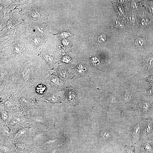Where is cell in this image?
Listing matches in <instances>:
<instances>
[{
  "label": "cell",
  "instance_id": "cell-2",
  "mask_svg": "<svg viewBox=\"0 0 153 153\" xmlns=\"http://www.w3.org/2000/svg\"><path fill=\"white\" fill-rule=\"evenodd\" d=\"M152 102L147 101H140L137 103L136 109L143 116L144 119L153 118V113L152 112Z\"/></svg>",
  "mask_w": 153,
  "mask_h": 153
},
{
  "label": "cell",
  "instance_id": "cell-15",
  "mask_svg": "<svg viewBox=\"0 0 153 153\" xmlns=\"http://www.w3.org/2000/svg\"><path fill=\"white\" fill-rule=\"evenodd\" d=\"M152 140L153 142V138L152 139V140Z\"/></svg>",
  "mask_w": 153,
  "mask_h": 153
},
{
  "label": "cell",
  "instance_id": "cell-6",
  "mask_svg": "<svg viewBox=\"0 0 153 153\" xmlns=\"http://www.w3.org/2000/svg\"><path fill=\"white\" fill-rule=\"evenodd\" d=\"M36 92L39 94H44L47 91V86L44 84H39L36 87Z\"/></svg>",
  "mask_w": 153,
  "mask_h": 153
},
{
  "label": "cell",
  "instance_id": "cell-11",
  "mask_svg": "<svg viewBox=\"0 0 153 153\" xmlns=\"http://www.w3.org/2000/svg\"><path fill=\"white\" fill-rule=\"evenodd\" d=\"M97 37V41L100 43H103L106 41V36L104 34H100Z\"/></svg>",
  "mask_w": 153,
  "mask_h": 153
},
{
  "label": "cell",
  "instance_id": "cell-7",
  "mask_svg": "<svg viewBox=\"0 0 153 153\" xmlns=\"http://www.w3.org/2000/svg\"><path fill=\"white\" fill-rule=\"evenodd\" d=\"M144 67L146 70H150L153 68V56H150L147 58L144 63Z\"/></svg>",
  "mask_w": 153,
  "mask_h": 153
},
{
  "label": "cell",
  "instance_id": "cell-17",
  "mask_svg": "<svg viewBox=\"0 0 153 153\" xmlns=\"http://www.w3.org/2000/svg\"></svg>",
  "mask_w": 153,
  "mask_h": 153
},
{
  "label": "cell",
  "instance_id": "cell-4",
  "mask_svg": "<svg viewBox=\"0 0 153 153\" xmlns=\"http://www.w3.org/2000/svg\"><path fill=\"white\" fill-rule=\"evenodd\" d=\"M46 84L49 87L54 89H58L62 86V81L57 77L49 76L46 80Z\"/></svg>",
  "mask_w": 153,
  "mask_h": 153
},
{
  "label": "cell",
  "instance_id": "cell-14",
  "mask_svg": "<svg viewBox=\"0 0 153 153\" xmlns=\"http://www.w3.org/2000/svg\"><path fill=\"white\" fill-rule=\"evenodd\" d=\"M147 81L149 82H153V75L149 77V78H148Z\"/></svg>",
  "mask_w": 153,
  "mask_h": 153
},
{
  "label": "cell",
  "instance_id": "cell-9",
  "mask_svg": "<svg viewBox=\"0 0 153 153\" xmlns=\"http://www.w3.org/2000/svg\"><path fill=\"white\" fill-rule=\"evenodd\" d=\"M147 92L149 99L153 101V86H150L148 88Z\"/></svg>",
  "mask_w": 153,
  "mask_h": 153
},
{
  "label": "cell",
  "instance_id": "cell-10",
  "mask_svg": "<svg viewBox=\"0 0 153 153\" xmlns=\"http://www.w3.org/2000/svg\"><path fill=\"white\" fill-rule=\"evenodd\" d=\"M145 41L143 39L139 38L135 41V44L136 46L139 47H142L145 44Z\"/></svg>",
  "mask_w": 153,
  "mask_h": 153
},
{
  "label": "cell",
  "instance_id": "cell-5",
  "mask_svg": "<svg viewBox=\"0 0 153 153\" xmlns=\"http://www.w3.org/2000/svg\"><path fill=\"white\" fill-rule=\"evenodd\" d=\"M139 143L143 153H153V142L151 140H141Z\"/></svg>",
  "mask_w": 153,
  "mask_h": 153
},
{
  "label": "cell",
  "instance_id": "cell-3",
  "mask_svg": "<svg viewBox=\"0 0 153 153\" xmlns=\"http://www.w3.org/2000/svg\"><path fill=\"white\" fill-rule=\"evenodd\" d=\"M129 134L133 143L138 142L140 140L141 122L130 128Z\"/></svg>",
  "mask_w": 153,
  "mask_h": 153
},
{
  "label": "cell",
  "instance_id": "cell-12",
  "mask_svg": "<svg viewBox=\"0 0 153 153\" xmlns=\"http://www.w3.org/2000/svg\"><path fill=\"white\" fill-rule=\"evenodd\" d=\"M97 58L96 57H92L91 58V62L92 63V64L94 66H97L99 65V61L98 60L96 61L97 59Z\"/></svg>",
  "mask_w": 153,
  "mask_h": 153
},
{
  "label": "cell",
  "instance_id": "cell-8",
  "mask_svg": "<svg viewBox=\"0 0 153 153\" xmlns=\"http://www.w3.org/2000/svg\"><path fill=\"white\" fill-rule=\"evenodd\" d=\"M68 97L69 100L71 102H74L77 100L76 94L73 91H69L68 92Z\"/></svg>",
  "mask_w": 153,
  "mask_h": 153
},
{
  "label": "cell",
  "instance_id": "cell-16",
  "mask_svg": "<svg viewBox=\"0 0 153 153\" xmlns=\"http://www.w3.org/2000/svg\"><path fill=\"white\" fill-rule=\"evenodd\" d=\"M34 32H35V30H34Z\"/></svg>",
  "mask_w": 153,
  "mask_h": 153
},
{
  "label": "cell",
  "instance_id": "cell-13",
  "mask_svg": "<svg viewBox=\"0 0 153 153\" xmlns=\"http://www.w3.org/2000/svg\"><path fill=\"white\" fill-rule=\"evenodd\" d=\"M126 153H134L132 147H126L125 149Z\"/></svg>",
  "mask_w": 153,
  "mask_h": 153
},
{
  "label": "cell",
  "instance_id": "cell-1",
  "mask_svg": "<svg viewBox=\"0 0 153 153\" xmlns=\"http://www.w3.org/2000/svg\"><path fill=\"white\" fill-rule=\"evenodd\" d=\"M153 138V119H144L141 121L140 140H151Z\"/></svg>",
  "mask_w": 153,
  "mask_h": 153
}]
</instances>
